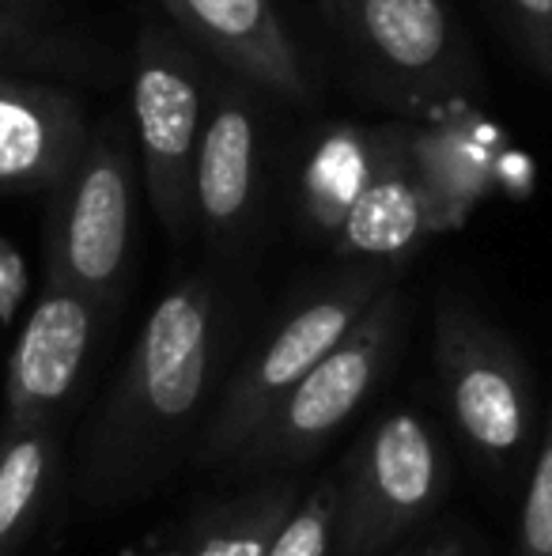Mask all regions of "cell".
Segmentation results:
<instances>
[{"mask_svg": "<svg viewBox=\"0 0 552 556\" xmlns=\"http://www.w3.org/2000/svg\"><path fill=\"white\" fill-rule=\"evenodd\" d=\"M216 292L193 277L147 315L118 382L88 428L76 466L80 504H133L163 481L190 446L216 356Z\"/></svg>", "mask_w": 552, "mask_h": 556, "instance_id": "1", "label": "cell"}, {"mask_svg": "<svg viewBox=\"0 0 552 556\" xmlns=\"http://www.w3.org/2000/svg\"><path fill=\"white\" fill-rule=\"evenodd\" d=\"M390 280H398V269L383 262H352L330 280L314 288L307 300H299L273 333L243 359L231 375L228 390L208 413V425L197 440L201 469H220L235 458V451L246 443V435L277 409V402L325 356L345 341V333L360 323L363 311L375 303Z\"/></svg>", "mask_w": 552, "mask_h": 556, "instance_id": "2", "label": "cell"}, {"mask_svg": "<svg viewBox=\"0 0 552 556\" xmlns=\"http://www.w3.org/2000/svg\"><path fill=\"white\" fill-rule=\"evenodd\" d=\"M401 326H406V300L398 292V280H390L360 315V323L345 333V341L325 352L280 397L277 409L246 435L235 458L220 466V477H254L258 481V477L287 473L314 458L378 387L398 352Z\"/></svg>", "mask_w": 552, "mask_h": 556, "instance_id": "3", "label": "cell"}, {"mask_svg": "<svg viewBox=\"0 0 552 556\" xmlns=\"http://www.w3.org/2000/svg\"><path fill=\"white\" fill-rule=\"evenodd\" d=\"M137 163L133 125L106 117L46 193V280L80 288L111 311L121 303L133 242Z\"/></svg>", "mask_w": 552, "mask_h": 556, "instance_id": "4", "label": "cell"}, {"mask_svg": "<svg viewBox=\"0 0 552 556\" xmlns=\"http://www.w3.org/2000/svg\"><path fill=\"white\" fill-rule=\"evenodd\" d=\"M371 88L406 111H447L477 84L442 0H322Z\"/></svg>", "mask_w": 552, "mask_h": 556, "instance_id": "5", "label": "cell"}, {"mask_svg": "<svg viewBox=\"0 0 552 556\" xmlns=\"http://www.w3.org/2000/svg\"><path fill=\"white\" fill-rule=\"evenodd\" d=\"M133 137L144 190L170 239L197 224L193 160L208 106V68L178 30L144 27L133 46Z\"/></svg>", "mask_w": 552, "mask_h": 556, "instance_id": "6", "label": "cell"}, {"mask_svg": "<svg viewBox=\"0 0 552 556\" xmlns=\"http://www.w3.org/2000/svg\"><path fill=\"white\" fill-rule=\"evenodd\" d=\"M447 489V458L413 409H394L352 446L337 481L333 553L378 556L435 511Z\"/></svg>", "mask_w": 552, "mask_h": 556, "instance_id": "7", "label": "cell"}, {"mask_svg": "<svg viewBox=\"0 0 552 556\" xmlns=\"http://www.w3.org/2000/svg\"><path fill=\"white\" fill-rule=\"evenodd\" d=\"M435 375L465 443L492 466L523 454L534 425L530 375L508 341L462 295H439L435 307Z\"/></svg>", "mask_w": 552, "mask_h": 556, "instance_id": "8", "label": "cell"}, {"mask_svg": "<svg viewBox=\"0 0 552 556\" xmlns=\"http://www.w3.org/2000/svg\"><path fill=\"white\" fill-rule=\"evenodd\" d=\"M106 311L80 288L46 280L8 359L4 428L53 425L68 409Z\"/></svg>", "mask_w": 552, "mask_h": 556, "instance_id": "9", "label": "cell"}, {"mask_svg": "<svg viewBox=\"0 0 552 556\" xmlns=\"http://www.w3.org/2000/svg\"><path fill=\"white\" fill-rule=\"evenodd\" d=\"M197 53L246 88L307 103L310 76L277 0H155Z\"/></svg>", "mask_w": 552, "mask_h": 556, "instance_id": "10", "label": "cell"}, {"mask_svg": "<svg viewBox=\"0 0 552 556\" xmlns=\"http://www.w3.org/2000/svg\"><path fill=\"white\" fill-rule=\"evenodd\" d=\"M254 88L223 73L208 88V111L193 160V208L213 239H235L258 205L261 117Z\"/></svg>", "mask_w": 552, "mask_h": 556, "instance_id": "11", "label": "cell"}, {"mask_svg": "<svg viewBox=\"0 0 552 556\" xmlns=\"http://www.w3.org/2000/svg\"><path fill=\"white\" fill-rule=\"evenodd\" d=\"M88 132V106L76 91L0 73V198L50 193Z\"/></svg>", "mask_w": 552, "mask_h": 556, "instance_id": "12", "label": "cell"}, {"mask_svg": "<svg viewBox=\"0 0 552 556\" xmlns=\"http://www.w3.org/2000/svg\"><path fill=\"white\" fill-rule=\"evenodd\" d=\"M427 235L432 224L413 163V122H386L378 163L333 235V250L348 262H383L398 269Z\"/></svg>", "mask_w": 552, "mask_h": 556, "instance_id": "13", "label": "cell"}, {"mask_svg": "<svg viewBox=\"0 0 552 556\" xmlns=\"http://www.w3.org/2000/svg\"><path fill=\"white\" fill-rule=\"evenodd\" d=\"M496 132L470 111H435L432 122H413V163L427 201V224L450 231L496 182Z\"/></svg>", "mask_w": 552, "mask_h": 556, "instance_id": "14", "label": "cell"}, {"mask_svg": "<svg viewBox=\"0 0 552 556\" xmlns=\"http://www.w3.org/2000/svg\"><path fill=\"white\" fill-rule=\"evenodd\" d=\"M386 140L383 125L337 122L310 140L299 167V213L310 231L333 239L352 201L368 186Z\"/></svg>", "mask_w": 552, "mask_h": 556, "instance_id": "15", "label": "cell"}, {"mask_svg": "<svg viewBox=\"0 0 552 556\" xmlns=\"http://www.w3.org/2000/svg\"><path fill=\"white\" fill-rule=\"evenodd\" d=\"M57 432L53 425L4 428L0 432V556L27 542L46 504Z\"/></svg>", "mask_w": 552, "mask_h": 556, "instance_id": "16", "label": "cell"}, {"mask_svg": "<svg viewBox=\"0 0 552 556\" xmlns=\"http://www.w3.org/2000/svg\"><path fill=\"white\" fill-rule=\"evenodd\" d=\"M88 46L65 35L57 0H0V73L8 68H84Z\"/></svg>", "mask_w": 552, "mask_h": 556, "instance_id": "17", "label": "cell"}, {"mask_svg": "<svg viewBox=\"0 0 552 556\" xmlns=\"http://www.w3.org/2000/svg\"><path fill=\"white\" fill-rule=\"evenodd\" d=\"M295 496L299 489L292 477H258L246 496L216 511V534L201 542L197 556H266L284 519L292 515Z\"/></svg>", "mask_w": 552, "mask_h": 556, "instance_id": "18", "label": "cell"}, {"mask_svg": "<svg viewBox=\"0 0 552 556\" xmlns=\"http://www.w3.org/2000/svg\"><path fill=\"white\" fill-rule=\"evenodd\" d=\"M337 519V477H322L284 519L266 556H330Z\"/></svg>", "mask_w": 552, "mask_h": 556, "instance_id": "19", "label": "cell"}, {"mask_svg": "<svg viewBox=\"0 0 552 556\" xmlns=\"http://www.w3.org/2000/svg\"><path fill=\"white\" fill-rule=\"evenodd\" d=\"M515 556H552V413L538 462H534L530 489H526Z\"/></svg>", "mask_w": 552, "mask_h": 556, "instance_id": "20", "label": "cell"}, {"mask_svg": "<svg viewBox=\"0 0 552 556\" xmlns=\"http://www.w3.org/2000/svg\"><path fill=\"white\" fill-rule=\"evenodd\" d=\"M492 8L534 73L552 84V0H492Z\"/></svg>", "mask_w": 552, "mask_h": 556, "instance_id": "21", "label": "cell"}, {"mask_svg": "<svg viewBox=\"0 0 552 556\" xmlns=\"http://www.w3.org/2000/svg\"><path fill=\"white\" fill-rule=\"evenodd\" d=\"M413 556H465V545H462V538H442V542L427 545L424 553H413Z\"/></svg>", "mask_w": 552, "mask_h": 556, "instance_id": "22", "label": "cell"}]
</instances>
